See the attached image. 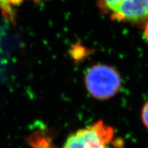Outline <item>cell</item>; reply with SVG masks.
<instances>
[{
    "instance_id": "6",
    "label": "cell",
    "mask_w": 148,
    "mask_h": 148,
    "mask_svg": "<svg viewBox=\"0 0 148 148\" xmlns=\"http://www.w3.org/2000/svg\"><path fill=\"white\" fill-rule=\"evenodd\" d=\"M141 119L145 126L148 129V101L143 106L141 111Z\"/></svg>"
},
{
    "instance_id": "2",
    "label": "cell",
    "mask_w": 148,
    "mask_h": 148,
    "mask_svg": "<svg viewBox=\"0 0 148 148\" xmlns=\"http://www.w3.org/2000/svg\"><path fill=\"white\" fill-rule=\"evenodd\" d=\"M113 137V129L99 120L69 135L62 148H109Z\"/></svg>"
},
{
    "instance_id": "1",
    "label": "cell",
    "mask_w": 148,
    "mask_h": 148,
    "mask_svg": "<svg viewBox=\"0 0 148 148\" xmlns=\"http://www.w3.org/2000/svg\"><path fill=\"white\" fill-rule=\"evenodd\" d=\"M85 84L92 97L98 100H106L118 93L122 86V78L115 68L97 64L87 71Z\"/></svg>"
},
{
    "instance_id": "5",
    "label": "cell",
    "mask_w": 148,
    "mask_h": 148,
    "mask_svg": "<svg viewBox=\"0 0 148 148\" xmlns=\"http://www.w3.org/2000/svg\"><path fill=\"white\" fill-rule=\"evenodd\" d=\"M122 0H98V5L106 13L111 14Z\"/></svg>"
},
{
    "instance_id": "3",
    "label": "cell",
    "mask_w": 148,
    "mask_h": 148,
    "mask_svg": "<svg viewBox=\"0 0 148 148\" xmlns=\"http://www.w3.org/2000/svg\"><path fill=\"white\" fill-rule=\"evenodd\" d=\"M113 20L138 23L148 18V0H122L111 12Z\"/></svg>"
},
{
    "instance_id": "7",
    "label": "cell",
    "mask_w": 148,
    "mask_h": 148,
    "mask_svg": "<svg viewBox=\"0 0 148 148\" xmlns=\"http://www.w3.org/2000/svg\"><path fill=\"white\" fill-rule=\"evenodd\" d=\"M145 37H146L147 41V42H148V22L147 23L146 26H145Z\"/></svg>"
},
{
    "instance_id": "4",
    "label": "cell",
    "mask_w": 148,
    "mask_h": 148,
    "mask_svg": "<svg viewBox=\"0 0 148 148\" xmlns=\"http://www.w3.org/2000/svg\"><path fill=\"white\" fill-rule=\"evenodd\" d=\"M24 0H0V11L4 17L12 19L14 17V9L20 5Z\"/></svg>"
}]
</instances>
